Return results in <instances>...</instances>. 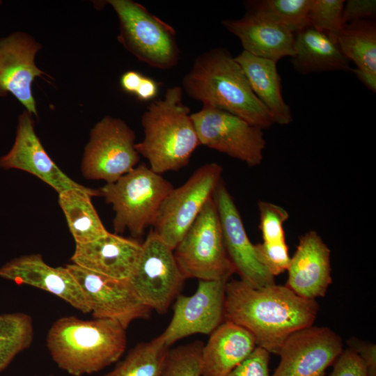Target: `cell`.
Listing matches in <instances>:
<instances>
[{"instance_id":"1","label":"cell","mask_w":376,"mask_h":376,"mask_svg":"<svg viewBox=\"0 0 376 376\" xmlns=\"http://www.w3.org/2000/svg\"><path fill=\"white\" fill-rule=\"evenodd\" d=\"M318 310L315 299L302 298L285 285L257 288L241 279L226 285L225 321L249 331L269 353L278 354L290 335L312 326Z\"/></svg>"},{"instance_id":"2","label":"cell","mask_w":376,"mask_h":376,"mask_svg":"<svg viewBox=\"0 0 376 376\" xmlns=\"http://www.w3.org/2000/svg\"><path fill=\"white\" fill-rule=\"evenodd\" d=\"M181 88L203 104L228 111L263 130L274 124L241 66L226 48L215 47L196 57Z\"/></svg>"},{"instance_id":"3","label":"cell","mask_w":376,"mask_h":376,"mask_svg":"<svg viewBox=\"0 0 376 376\" xmlns=\"http://www.w3.org/2000/svg\"><path fill=\"white\" fill-rule=\"evenodd\" d=\"M125 329L117 321L63 317L50 327L47 347L61 369L74 376L100 371L124 353Z\"/></svg>"},{"instance_id":"4","label":"cell","mask_w":376,"mask_h":376,"mask_svg":"<svg viewBox=\"0 0 376 376\" xmlns=\"http://www.w3.org/2000/svg\"><path fill=\"white\" fill-rule=\"evenodd\" d=\"M180 86L168 88L164 97L152 100L141 116L144 137L135 148L147 159L150 169L160 175L186 166L200 146Z\"/></svg>"},{"instance_id":"5","label":"cell","mask_w":376,"mask_h":376,"mask_svg":"<svg viewBox=\"0 0 376 376\" xmlns=\"http://www.w3.org/2000/svg\"><path fill=\"white\" fill-rule=\"evenodd\" d=\"M173 188L160 174L141 164L99 191L115 212V231L127 230L133 237H138L152 226L161 204Z\"/></svg>"},{"instance_id":"6","label":"cell","mask_w":376,"mask_h":376,"mask_svg":"<svg viewBox=\"0 0 376 376\" xmlns=\"http://www.w3.org/2000/svg\"><path fill=\"white\" fill-rule=\"evenodd\" d=\"M119 20V42L148 65L166 70L179 62L176 31L169 24L132 0H109Z\"/></svg>"},{"instance_id":"7","label":"cell","mask_w":376,"mask_h":376,"mask_svg":"<svg viewBox=\"0 0 376 376\" xmlns=\"http://www.w3.org/2000/svg\"><path fill=\"white\" fill-rule=\"evenodd\" d=\"M173 253L185 279L228 281L235 273L226 249L213 198L207 202Z\"/></svg>"},{"instance_id":"8","label":"cell","mask_w":376,"mask_h":376,"mask_svg":"<svg viewBox=\"0 0 376 376\" xmlns=\"http://www.w3.org/2000/svg\"><path fill=\"white\" fill-rule=\"evenodd\" d=\"M222 166L207 163L181 186L173 188L160 205L152 230L174 250L221 180Z\"/></svg>"},{"instance_id":"9","label":"cell","mask_w":376,"mask_h":376,"mask_svg":"<svg viewBox=\"0 0 376 376\" xmlns=\"http://www.w3.org/2000/svg\"><path fill=\"white\" fill-rule=\"evenodd\" d=\"M200 145L244 162L250 167L263 159V130L228 111L209 104L191 113Z\"/></svg>"},{"instance_id":"10","label":"cell","mask_w":376,"mask_h":376,"mask_svg":"<svg viewBox=\"0 0 376 376\" xmlns=\"http://www.w3.org/2000/svg\"><path fill=\"white\" fill-rule=\"evenodd\" d=\"M135 134L120 118L105 116L92 129L81 162L85 178L112 183L133 170L140 159Z\"/></svg>"},{"instance_id":"11","label":"cell","mask_w":376,"mask_h":376,"mask_svg":"<svg viewBox=\"0 0 376 376\" xmlns=\"http://www.w3.org/2000/svg\"><path fill=\"white\" fill-rule=\"evenodd\" d=\"M185 279L173 250L151 229L129 279L140 300L152 311L164 314L179 295Z\"/></svg>"},{"instance_id":"12","label":"cell","mask_w":376,"mask_h":376,"mask_svg":"<svg viewBox=\"0 0 376 376\" xmlns=\"http://www.w3.org/2000/svg\"><path fill=\"white\" fill-rule=\"evenodd\" d=\"M65 267L79 285L94 318L114 320L126 329L133 321L150 316L152 310L140 300L129 280L108 277L73 263Z\"/></svg>"},{"instance_id":"13","label":"cell","mask_w":376,"mask_h":376,"mask_svg":"<svg viewBox=\"0 0 376 376\" xmlns=\"http://www.w3.org/2000/svg\"><path fill=\"white\" fill-rule=\"evenodd\" d=\"M227 281L199 280L191 295H178L172 318L159 336L166 346L191 335L210 334L223 322Z\"/></svg>"},{"instance_id":"14","label":"cell","mask_w":376,"mask_h":376,"mask_svg":"<svg viewBox=\"0 0 376 376\" xmlns=\"http://www.w3.org/2000/svg\"><path fill=\"white\" fill-rule=\"evenodd\" d=\"M341 338L328 327L310 326L290 335L272 376H324L343 351Z\"/></svg>"},{"instance_id":"15","label":"cell","mask_w":376,"mask_h":376,"mask_svg":"<svg viewBox=\"0 0 376 376\" xmlns=\"http://www.w3.org/2000/svg\"><path fill=\"white\" fill-rule=\"evenodd\" d=\"M226 249L240 279L257 288L276 284L274 276L259 262L234 200L223 181L213 195Z\"/></svg>"},{"instance_id":"16","label":"cell","mask_w":376,"mask_h":376,"mask_svg":"<svg viewBox=\"0 0 376 376\" xmlns=\"http://www.w3.org/2000/svg\"><path fill=\"white\" fill-rule=\"evenodd\" d=\"M41 45L28 34L16 31L0 38V97L13 95L28 111L37 115L32 83L45 73L35 63Z\"/></svg>"},{"instance_id":"17","label":"cell","mask_w":376,"mask_h":376,"mask_svg":"<svg viewBox=\"0 0 376 376\" xmlns=\"http://www.w3.org/2000/svg\"><path fill=\"white\" fill-rule=\"evenodd\" d=\"M33 114L19 116L16 136L10 151L0 157V168L19 169L38 177L58 194L70 189H86L67 175L49 157L34 130Z\"/></svg>"},{"instance_id":"18","label":"cell","mask_w":376,"mask_h":376,"mask_svg":"<svg viewBox=\"0 0 376 376\" xmlns=\"http://www.w3.org/2000/svg\"><path fill=\"white\" fill-rule=\"evenodd\" d=\"M330 253L316 231L304 234L290 258L285 285L304 299L324 297L332 282Z\"/></svg>"},{"instance_id":"19","label":"cell","mask_w":376,"mask_h":376,"mask_svg":"<svg viewBox=\"0 0 376 376\" xmlns=\"http://www.w3.org/2000/svg\"><path fill=\"white\" fill-rule=\"evenodd\" d=\"M0 277L47 291L82 313L91 312L79 285L66 267H51L40 255H26L10 260L0 267Z\"/></svg>"},{"instance_id":"20","label":"cell","mask_w":376,"mask_h":376,"mask_svg":"<svg viewBox=\"0 0 376 376\" xmlns=\"http://www.w3.org/2000/svg\"><path fill=\"white\" fill-rule=\"evenodd\" d=\"M142 244L117 234L107 235L86 244H76L73 264L93 272L120 280L133 274Z\"/></svg>"},{"instance_id":"21","label":"cell","mask_w":376,"mask_h":376,"mask_svg":"<svg viewBox=\"0 0 376 376\" xmlns=\"http://www.w3.org/2000/svg\"><path fill=\"white\" fill-rule=\"evenodd\" d=\"M222 25L241 42L244 51L278 62L294 54L295 33L252 10L238 19H226Z\"/></svg>"},{"instance_id":"22","label":"cell","mask_w":376,"mask_h":376,"mask_svg":"<svg viewBox=\"0 0 376 376\" xmlns=\"http://www.w3.org/2000/svg\"><path fill=\"white\" fill-rule=\"evenodd\" d=\"M256 347L249 331L231 322H223L203 345L202 376H226Z\"/></svg>"},{"instance_id":"23","label":"cell","mask_w":376,"mask_h":376,"mask_svg":"<svg viewBox=\"0 0 376 376\" xmlns=\"http://www.w3.org/2000/svg\"><path fill=\"white\" fill-rule=\"evenodd\" d=\"M234 58L244 71L253 92L272 116L274 124H290L293 120L292 115L281 93L277 62L253 56L244 50Z\"/></svg>"},{"instance_id":"24","label":"cell","mask_w":376,"mask_h":376,"mask_svg":"<svg viewBox=\"0 0 376 376\" xmlns=\"http://www.w3.org/2000/svg\"><path fill=\"white\" fill-rule=\"evenodd\" d=\"M293 51L292 65L301 75L352 70L338 44L310 25L295 33Z\"/></svg>"},{"instance_id":"25","label":"cell","mask_w":376,"mask_h":376,"mask_svg":"<svg viewBox=\"0 0 376 376\" xmlns=\"http://www.w3.org/2000/svg\"><path fill=\"white\" fill-rule=\"evenodd\" d=\"M100 196V191L74 188L58 194V203L65 214L76 244H86L107 235L91 197Z\"/></svg>"},{"instance_id":"26","label":"cell","mask_w":376,"mask_h":376,"mask_svg":"<svg viewBox=\"0 0 376 376\" xmlns=\"http://www.w3.org/2000/svg\"><path fill=\"white\" fill-rule=\"evenodd\" d=\"M336 43L343 54L357 68L376 73V23L373 19L345 24Z\"/></svg>"},{"instance_id":"27","label":"cell","mask_w":376,"mask_h":376,"mask_svg":"<svg viewBox=\"0 0 376 376\" xmlns=\"http://www.w3.org/2000/svg\"><path fill=\"white\" fill-rule=\"evenodd\" d=\"M169 350L159 336L139 343L104 376H161Z\"/></svg>"},{"instance_id":"28","label":"cell","mask_w":376,"mask_h":376,"mask_svg":"<svg viewBox=\"0 0 376 376\" xmlns=\"http://www.w3.org/2000/svg\"><path fill=\"white\" fill-rule=\"evenodd\" d=\"M31 318L22 313L0 314V372L33 340Z\"/></svg>"},{"instance_id":"29","label":"cell","mask_w":376,"mask_h":376,"mask_svg":"<svg viewBox=\"0 0 376 376\" xmlns=\"http://www.w3.org/2000/svg\"><path fill=\"white\" fill-rule=\"evenodd\" d=\"M310 0L246 1V10L256 12L295 33L309 25Z\"/></svg>"},{"instance_id":"30","label":"cell","mask_w":376,"mask_h":376,"mask_svg":"<svg viewBox=\"0 0 376 376\" xmlns=\"http://www.w3.org/2000/svg\"><path fill=\"white\" fill-rule=\"evenodd\" d=\"M344 5V0H310L309 25L336 42L338 35L343 27Z\"/></svg>"},{"instance_id":"31","label":"cell","mask_w":376,"mask_h":376,"mask_svg":"<svg viewBox=\"0 0 376 376\" xmlns=\"http://www.w3.org/2000/svg\"><path fill=\"white\" fill-rule=\"evenodd\" d=\"M203 347L196 341L169 350L161 376H202Z\"/></svg>"},{"instance_id":"32","label":"cell","mask_w":376,"mask_h":376,"mask_svg":"<svg viewBox=\"0 0 376 376\" xmlns=\"http://www.w3.org/2000/svg\"><path fill=\"white\" fill-rule=\"evenodd\" d=\"M258 207L263 242L285 241L283 226L289 218L288 212L281 206L265 201H259Z\"/></svg>"},{"instance_id":"33","label":"cell","mask_w":376,"mask_h":376,"mask_svg":"<svg viewBox=\"0 0 376 376\" xmlns=\"http://www.w3.org/2000/svg\"><path fill=\"white\" fill-rule=\"evenodd\" d=\"M254 246L258 260L274 276L287 271L290 257L285 241L263 242Z\"/></svg>"},{"instance_id":"34","label":"cell","mask_w":376,"mask_h":376,"mask_svg":"<svg viewBox=\"0 0 376 376\" xmlns=\"http://www.w3.org/2000/svg\"><path fill=\"white\" fill-rule=\"evenodd\" d=\"M270 353L257 346L253 351L226 376H270Z\"/></svg>"},{"instance_id":"35","label":"cell","mask_w":376,"mask_h":376,"mask_svg":"<svg viewBox=\"0 0 376 376\" xmlns=\"http://www.w3.org/2000/svg\"><path fill=\"white\" fill-rule=\"evenodd\" d=\"M329 376H367L365 366L351 348L343 350L334 363Z\"/></svg>"},{"instance_id":"36","label":"cell","mask_w":376,"mask_h":376,"mask_svg":"<svg viewBox=\"0 0 376 376\" xmlns=\"http://www.w3.org/2000/svg\"><path fill=\"white\" fill-rule=\"evenodd\" d=\"M375 0H348L345 1L343 11V26L347 23L363 19L372 18L375 15Z\"/></svg>"},{"instance_id":"37","label":"cell","mask_w":376,"mask_h":376,"mask_svg":"<svg viewBox=\"0 0 376 376\" xmlns=\"http://www.w3.org/2000/svg\"><path fill=\"white\" fill-rule=\"evenodd\" d=\"M347 343L363 361L367 376H376V345L355 338L349 339Z\"/></svg>"},{"instance_id":"38","label":"cell","mask_w":376,"mask_h":376,"mask_svg":"<svg viewBox=\"0 0 376 376\" xmlns=\"http://www.w3.org/2000/svg\"><path fill=\"white\" fill-rule=\"evenodd\" d=\"M159 86L158 82L144 75L134 95L140 101L154 100L159 92Z\"/></svg>"},{"instance_id":"39","label":"cell","mask_w":376,"mask_h":376,"mask_svg":"<svg viewBox=\"0 0 376 376\" xmlns=\"http://www.w3.org/2000/svg\"><path fill=\"white\" fill-rule=\"evenodd\" d=\"M144 75L135 70H128L120 79L121 88L127 93L134 95Z\"/></svg>"},{"instance_id":"40","label":"cell","mask_w":376,"mask_h":376,"mask_svg":"<svg viewBox=\"0 0 376 376\" xmlns=\"http://www.w3.org/2000/svg\"><path fill=\"white\" fill-rule=\"evenodd\" d=\"M357 77V79L362 82L368 88L373 92L376 91V73L359 69L357 68L352 69L351 70Z\"/></svg>"},{"instance_id":"41","label":"cell","mask_w":376,"mask_h":376,"mask_svg":"<svg viewBox=\"0 0 376 376\" xmlns=\"http://www.w3.org/2000/svg\"><path fill=\"white\" fill-rule=\"evenodd\" d=\"M1 4H2V1H0V6H1Z\"/></svg>"},{"instance_id":"42","label":"cell","mask_w":376,"mask_h":376,"mask_svg":"<svg viewBox=\"0 0 376 376\" xmlns=\"http://www.w3.org/2000/svg\"><path fill=\"white\" fill-rule=\"evenodd\" d=\"M49 376H53V375H49Z\"/></svg>"}]
</instances>
